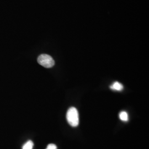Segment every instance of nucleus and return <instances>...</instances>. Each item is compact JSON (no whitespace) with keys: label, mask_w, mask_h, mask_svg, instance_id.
I'll return each mask as SVG.
<instances>
[{"label":"nucleus","mask_w":149,"mask_h":149,"mask_svg":"<svg viewBox=\"0 0 149 149\" xmlns=\"http://www.w3.org/2000/svg\"><path fill=\"white\" fill-rule=\"evenodd\" d=\"M33 146H34V144L33 141L31 140H29L27 141V143H26L23 145L22 149H33Z\"/></svg>","instance_id":"nucleus-5"},{"label":"nucleus","mask_w":149,"mask_h":149,"mask_svg":"<svg viewBox=\"0 0 149 149\" xmlns=\"http://www.w3.org/2000/svg\"><path fill=\"white\" fill-rule=\"evenodd\" d=\"M119 117L120 119L123 121V122H128L129 117H128V114L127 112L125 111H122L120 112Z\"/></svg>","instance_id":"nucleus-4"},{"label":"nucleus","mask_w":149,"mask_h":149,"mask_svg":"<svg viewBox=\"0 0 149 149\" xmlns=\"http://www.w3.org/2000/svg\"><path fill=\"white\" fill-rule=\"evenodd\" d=\"M110 88L113 90L121 91L123 89V86L122 84L119 83L118 81H116V82H114L112 85L110 86Z\"/></svg>","instance_id":"nucleus-3"},{"label":"nucleus","mask_w":149,"mask_h":149,"mask_svg":"<svg viewBox=\"0 0 149 149\" xmlns=\"http://www.w3.org/2000/svg\"><path fill=\"white\" fill-rule=\"evenodd\" d=\"M46 149H57V146L55 144H50L48 145Z\"/></svg>","instance_id":"nucleus-6"},{"label":"nucleus","mask_w":149,"mask_h":149,"mask_svg":"<svg viewBox=\"0 0 149 149\" xmlns=\"http://www.w3.org/2000/svg\"><path fill=\"white\" fill-rule=\"evenodd\" d=\"M67 121L72 127H76L79 124V114L77 109L74 107L70 108L66 113Z\"/></svg>","instance_id":"nucleus-1"},{"label":"nucleus","mask_w":149,"mask_h":149,"mask_svg":"<svg viewBox=\"0 0 149 149\" xmlns=\"http://www.w3.org/2000/svg\"><path fill=\"white\" fill-rule=\"evenodd\" d=\"M38 63L45 68H51L55 65L53 58L48 54H42L38 58Z\"/></svg>","instance_id":"nucleus-2"}]
</instances>
